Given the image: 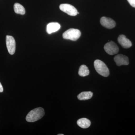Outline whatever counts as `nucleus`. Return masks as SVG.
Returning <instances> with one entry per match:
<instances>
[{
  "instance_id": "1",
  "label": "nucleus",
  "mask_w": 135,
  "mask_h": 135,
  "mask_svg": "<svg viewBox=\"0 0 135 135\" xmlns=\"http://www.w3.org/2000/svg\"><path fill=\"white\" fill-rule=\"evenodd\" d=\"M44 114V109L42 107H38L30 111L27 115L26 119L28 122H35L41 119Z\"/></svg>"
},
{
  "instance_id": "2",
  "label": "nucleus",
  "mask_w": 135,
  "mask_h": 135,
  "mask_svg": "<svg viewBox=\"0 0 135 135\" xmlns=\"http://www.w3.org/2000/svg\"><path fill=\"white\" fill-rule=\"evenodd\" d=\"M94 67L97 72L103 77L109 76L110 72L105 64L101 60H96L94 61Z\"/></svg>"
},
{
  "instance_id": "3",
  "label": "nucleus",
  "mask_w": 135,
  "mask_h": 135,
  "mask_svg": "<svg viewBox=\"0 0 135 135\" xmlns=\"http://www.w3.org/2000/svg\"><path fill=\"white\" fill-rule=\"evenodd\" d=\"M81 33L77 29L71 28L66 31L63 34V38L66 40L75 41L80 38Z\"/></svg>"
},
{
  "instance_id": "4",
  "label": "nucleus",
  "mask_w": 135,
  "mask_h": 135,
  "mask_svg": "<svg viewBox=\"0 0 135 135\" xmlns=\"http://www.w3.org/2000/svg\"><path fill=\"white\" fill-rule=\"evenodd\" d=\"M59 8L60 10L70 16H76L78 13L77 9L74 6L67 3L61 4L59 6Z\"/></svg>"
},
{
  "instance_id": "5",
  "label": "nucleus",
  "mask_w": 135,
  "mask_h": 135,
  "mask_svg": "<svg viewBox=\"0 0 135 135\" xmlns=\"http://www.w3.org/2000/svg\"><path fill=\"white\" fill-rule=\"evenodd\" d=\"M104 49L107 54L111 55L117 54L119 49L117 44L113 41L107 42L104 47Z\"/></svg>"
},
{
  "instance_id": "6",
  "label": "nucleus",
  "mask_w": 135,
  "mask_h": 135,
  "mask_svg": "<svg viewBox=\"0 0 135 135\" xmlns=\"http://www.w3.org/2000/svg\"><path fill=\"white\" fill-rule=\"evenodd\" d=\"M6 45L9 53L12 55L16 51V41L12 36L7 35L6 38Z\"/></svg>"
},
{
  "instance_id": "7",
  "label": "nucleus",
  "mask_w": 135,
  "mask_h": 135,
  "mask_svg": "<svg viewBox=\"0 0 135 135\" xmlns=\"http://www.w3.org/2000/svg\"><path fill=\"white\" fill-rule=\"evenodd\" d=\"M100 23L103 26L107 29H112L116 26V23L114 20L106 17H102L100 19Z\"/></svg>"
},
{
  "instance_id": "8",
  "label": "nucleus",
  "mask_w": 135,
  "mask_h": 135,
  "mask_svg": "<svg viewBox=\"0 0 135 135\" xmlns=\"http://www.w3.org/2000/svg\"><path fill=\"white\" fill-rule=\"evenodd\" d=\"M114 59L116 65L118 66L123 65H127L129 64L128 58L127 57L121 54L115 56Z\"/></svg>"
},
{
  "instance_id": "9",
  "label": "nucleus",
  "mask_w": 135,
  "mask_h": 135,
  "mask_svg": "<svg viewBox=\"0 0 135 135\" xmlns=\"http://www.w3.org/2000/svg\"><path fill=\"white\" fill-rule=\"evenodd\" d=\"M118 40L119 43L123 48H129L132 46L131 42L129 39L127 38L125 35H123L119 36Z\"/></svg>"
},
{
  "instance_id": "10",
  "label": "nucleus",
  "mask_w": 135,
  "mask_h": 135,
  "mask_svg": "<svg viewBox=\"0 0 135 135\" xmlns=\"http://www.w3.org/2000/svg\"><path fill=\"white\" fill-rule=\"evenodd\" d=\"M60 28V25L57 22H52L47 25V32L48 33L51 34L57 31Z\"/></svg>"
},
{
  "instance_id": "11",
  "label": "nucleus",
  "mask_w": 135,
  "mask_h": 135,
  "mask_svg": "<svg viewBox=\"0 0 135 135\" xmlns=\"http://www.w3.org/2000/svg\"><path fill=\"white\" fill-rule=\"evenodd\" d=\"M77 124L80 127L82 128H87L90 126L91 122L87 118H82L77 120Z\"/></svg>"
},
{
  "instance_id": "12",
  "label": "nucleus",
  "mask_w": 135,
  "mask_h": 135,
  "mask_svg": "<svg viewBox=\"0 0 135 135\" xmlns=\"http://www.w3.org/2000/svg\"><path fill=\"white\" fill-rule=\"evenodd\" d=\"M93 94L92 92H83L77 96V98L80 100H86L90 99L93 96Z\"/></svg>"
},
{
  "instance_id": "13",
  "label": "nucleus",
  "mask_w": 135,
  "mask_h": 135,
  "mask_svg": "<svg viewBox=\"0 0 135 135\" xmlns=\"http://www.w3.org/2000/svg\"><path fill=\"white\" fill-rule=\"evenodd\" d=\"M15 12L16 14L24 15L25 14V9L19 3H15L14 6Z\"/></svg>"
},
{
  "instance_id": "14",
  "label": "nucleus",
  "mask_w": 135,
  "mask_h": 135,
  "mask_svg": "<svg viewBox=\"0 0 135 135\" xmlns=\"http://www.w3.org/2000/svg\"><path fill=\"white\" fill-rule=\"evenodd\" d=\"M89 74V71L86 66L83 65L80 66L79 71V74L81 77H85Z\"/></svg>"
},
{
  "instance_id": "15",
  "label": "nucleus",
  "mask_w": 135,
  "mask_h": 135,
  "mask_svg": "<svg viewBox=\"0 0 135 135\" xmlns=\"http://www.w3.org/2000/svg\"><path fill=\"white\" fill-rule=\"evenodd\" d=\"M128 2L133 7L135 8V0H127Z\"/></svg>"
},
{
  "instance_id": "16",
  "label": "nucleus",
  "mask_w": 135,
  "mask_h": 135,
  "mask_svg": "<svg viewBox=\"0 0 135 135\" xmlns=\"http://www.w3.org/2000/svg\"><path fill=\"white\" fill-rule=\"evenodd\" d=\"M3 88L2 85L0 82V92H3Z\"/></svg>"
},
{
  "instance_id": "17",
  "label": "nucleus",
  "mask_w": 135,
  "mask_h": 135,
  "mask_svg": "<svg viewBox=\"0 0 135 135\" xmlns=\"http://www.w3.org/2000/svg\"><path fill=\"white\" fill-rule=\"evenodd\" d=\"M58 135H64V134H58Z\"/></svg>"
}]
</instances>
